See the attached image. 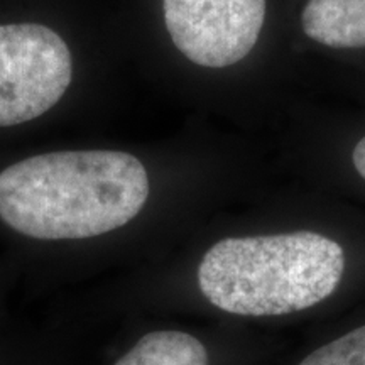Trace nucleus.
<instances>
[{
	"label": "nucleus",
	"instance_id": "f257e3e1",
	"mask_svg": "<svg viewBox=\"0 0 365 365\" xmlns=\"http://www.w3.org/2000/svg\"><path fill=\"white\" fill-rule=\"evenodd\" d=\"M149 196L148 171L120 150H61L0 173V218L41 240L90 239L129 223Z\"/></svg>",
	"mask_w": 365,
	"mask_h": 365
},
{
	"label": "nucleus",
	"instance_id": "f03ea898",
	"mask_svg": "<svg viewBox=\"0 0 365 365\" xmlns=\"http://www.w3.org/2000/svg\"><path fill=\"white\" fill-rule=\"evenodd\" d=\"M345 269L339 242L314 232L217 242L198 267L213 307L242 317H277L312 308L335 293Z\"/></svg>",
	"mask_w": 365,
	"mask_h": 365
},
{
	"label": "nucleus",
	"instance_id": "7ed1b4c3",
	"mask_svg": "<svg viewBox=\"0 0 365 365\" xmlns=\"http://www.w3.org/2000/svg\"><path fill=\"white\" fill-rule=\"evenodd\" d=\"M71 53L41 24L0 26V127L43 115L71 83Z\"/></svg>",
	"mask_w": 365,
	"mask_h": 365
},
{
	"label": "nucleus",
	"instance_id": "20e7f679",
	"mask_svg": "<svg viewBox=\"0 0 365 365\" xmlns=\"http://www.w3.org/2000/svg\"><path fill=\"white\" fill-rule=\"evenodd\" d=\"M173 43L195 65L225 68L252 51L266 0H163Z\"/></svg>",
	"mask_w": 365,
	"mask_h": 365
},
{
	"label": "nucleus",
	"instance_id": "39448f33",
	"mask_svg": "<svg viewBox=\"0 0 365 365\" xmlns=\"http://www.w3.org/2000/svg\"><path fill=\"white\" fill-rule=\"evenodd\" d=\"M301 26L330 48H365V0H308Z\"/></svg>",
	"mask_w": 365,
	"mask_h": 365
},
{
	"label": "nucleus",
	"instance_id": "423d86ee",
	"mask_svg": "<svg viewBox=\"0 0 365 365\" xmlns=\"http://www.w3.org/2000/svg\"><path fill=\"white\" fill-rule=\"evenodd\" d=\"M115 365H208L205 346L182 331H153Z\"/></svg>",
	"mask_w": 365,
	"mask_h": 365
},
{
	"label": "nucleus",
	"instance_id": "0eeeda50",
	"mask_svg": "<svg viewBox=\"0 0 365 365\" xmlns=\"http://www.w3.org/2000/svg\"><path fill=\"white\" fill-rule=\"evenodd\" d=\"M299 365H365V325L314 350Z\"/></svg>",
	"mask_w": 365,
	"mask_h": 365
},
{
	"label": "nucleus",
	"instance_id": "6e6552de",
	"mask_svg": "<svg viewBox=\"0 0 365 365\" xmlns=\"http://www.w3.org/2000/svg\"><path fill=\"white\" fill-rule=\"evenodd\" d=\"M352 159H354L355 170H357L359 175L365 180V137L364 139H360V143L355 145Z\"/></svg>",
	"mask_w": 365,
	"mask_h": 365
}]
</instances>
